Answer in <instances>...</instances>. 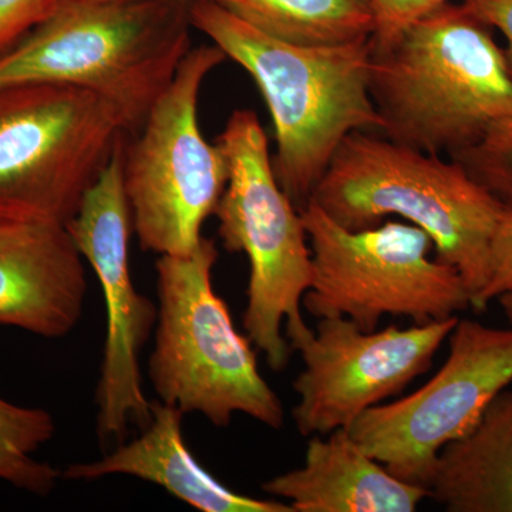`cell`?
I'll return each instance as SVG.
<instances>
[{"mask_svg": "<svg viewBox=\"0 0 512 512\" xmlns=\"http://www.w3.org/2000/svg\"><path fill=\"white\" fill-rule=\"evenodd\" d=\"M463 5L485 25L503 33L507 40L505 62L512 79V0H463Z\"/></svg>", "mask_w": 512, "mask_h": 512, "instance_id": "obj_23", "label": "cell"}, {"mask_svg": "<svg viewBox=\"0 0 512 512\" xmlns=\"http://www.w3.org/2000/svg\"><path fill=\"white\" fill-rule=\"evenodd\" d=\"M497 301L501 311H503L505 319H507L508 325L512 328V292L505 293V295L500 296Z\"/></svg>", "mask_w": 512, "mask_h": 512, "instance_id": "obj_24", "label": "cell"}, {"mask_svg": "<svg viewBox=\"0 0 512 512\" xmlns=\"http://www.w3.org/2000/svg\"><path fill=\"white\" fill-rule=\"evenodd\" d=\"M227 60L220 47L187 53L173 82L148 110L133 143H124L123 185L144 251L190 255L227 187L220 144L202 136L198 97L205 77Z\"/></svg>", "mask_w": 512, "mask_h": 512, "instance_id": "obj_7", "label": "cell"}, {"mask_svg": "<svg viewBox=\"0 0 512 512\" xmlns=\"http://www.w3.org/2000/svg\"><path fill=\"white\" fill-rule=\"evenodd\" d=\"M83 259L66 225L0 210V326L72 333L87 293Z\"/></svg>", "mask_w": 512, "mask_h": 512, "instance_id": "obj_13", "label": "cell"}, {"mask_svg": "<svg viewBox=\"0 0 512 512\" xmlns=\"http://www.w3.org/2000/svg\"><path fill=\"white\" fill-rule=\"evenodd\" d=\"M512 292V208L505 207L490 251V278L473 309L483 312L491 302Z\"/></svg>", "mask_w": 512, "mask_h": 512, "instance_id": "obj_21", "label": "cell"}, {"mask_svg": "<svg viewBox=\"0 0 512 512\" xmlns=\"http://www.w3.org/2000/svg\"><path fill=\"white\" fill-rule=\"evenodd\" d=\"M312 252V284L303 306L315 318H349L375 332L386 315L426 325L471 308L460 272L431 259L423 229L387 221L352 231L309 201L301 210Z\"/></svg>", "mask_w": 512, "mask_h": 512, "instance_id": "obj_8", "label": "cell"}, {"mask_svg": "<svg viewBox=\"0 0 512 512\" xmlns=\"http://www.w3.org/2000/svg\"><path fill=\"white\" fill-rule=\"evenodd\" d=\"M375 19L373 53L384 52L393 46L414 23L451 0H367Z\"/></svg>", "mask_w": 512, "mask_h": 512, "instance_id": "obj_20", "label": "cell"}, {"mask_svg": "<svg viewBox=\"0 0 512 512\" xmlns=\"http://www.w3.org/2000/svg\"><path fill=\"white\" fill-rule=\"evenodd\" d=\"M446 363L429 383L366 410L349 427L366 454L406 483L426 487L443 448L476 427L512 383V328L458 319Z\"/></svg>", "mask_w": 512, "mask_h": 512, "instance_id": "obj_10", "label": "cell"}, {"mask_svg": "<svg viewBox=\"0 0 512 512\" xmlns=\"http://www.w3.org/2000/svg\"><path fill=\"white\" fill-rule=\"evenodd\" d=\"M192 28L254 79L274 121L278 183L299 211L342 141L382 127L370 96V40L306 47L259 32L214 0H191Z\"/></svg>", "mask_w": 512, "mask_h": 512, "instance_id": "obj_1", "label": "cell"}, {"mask_svg": "<svg viewBox=\"0 0 512 512\" xmlns=\"http://www.w3.org/2000/svg\"><path fill=\"white\" fill-rule=\"evenodd\" d=\"M55 433L52 413L0 397V480L39 497L52 493L62 471L36 460L35 453Z\"/></svg>", "mask_w": 512, "mask_h": 512, "instance_id": "obj_18", "label": "cell"}, {"mask_svg": "<svg viewBox=\"0 0 512 512\" xmlns=\"http://www.w3.org/2000/svg\"><path fill=\"white\" fill-rule=\"evenodd\" d=\"M458 316L363 332L349 318L319 319L315 332L292 350L303 370L293 382L299 402L292 419L303 437L349 429L366 410L400 394L433 365Z\"/></svg>", "mask_w": 512, "mask_h": 512, "instance_id": "obj_12", "label": "cell"}, {"mask_svg": "<svg viewBox=\"0 0 512 512\" xmlns=\"http://www.w3.org/2000/svg\"><path fill=\"white\" fill-rule=\"evenodd\" d=\"M259 32L296 46L370 40L375 19L367 0H214Z\"/></svg>", "mask_w": 512, "mask_h": 512, "instance_id": "obj_17", "label": "cell"}, {"mask_svg": "<svg viewBox=\"0 0 512 512\" xmlns=\"http://www.w3.org/2000/svg\"><path fill=\"white\" fill-rule=\"evenodd\" d=\"M217 247L202 238L190 255H160L158 318L148 376L158 400L225 429L235 413L279 430L285 413L258 369L254 343L235 329L212 286Z\"/></svg>", "mask_w": 512, "mask_h": 512, "instance_id": "obj_5", "label": "cell"}, {"mask_svg": "<svg viewBox=\"0 0 512 512\" xmlns=\"http://www.w3.org/2000/svg\"><path fill=\"white\" fill-rule=\"evenodd\" d=\"M57 0H0V55L12 49L40 20L45 19Z\"/></svg>", "mask_w": 512, "mask_h": 512, "instance_id": "obj_22", "label": "cell"}, {"mask_svg": "<svg viewBox=\"0 0 512 512\" xmlns=\"http://www.w3.org/2000/svg\"><path fill=\"white\" fill-rule=\"evenodd\" d=\"M127 134L121 111L82 87L0 89V210L66 225Z\"/></svg>", "mask_w": 512, "mask_h": 512, "instance_id": "obj_9", "label": "cell"}, {"mask_svg": "<svg viewBox=\"0 0 512 512\" xmlns=\"http://www.w3.org/2000/svg\"><path fill=\"white\" fill-rule=\"evenodd\" d=\"M191 0H57L0 55V89L82 87L111 101L128 133L143 124L191 50Z\"/></svg>", "mask_w": 512, "mask_h": 512, "instance_id": "obj_3", "label": "cell"}, {"mask_svg": "<svg viewBox=\"0 0 512 512\" xmlns=\"http://www.w3.org/2000/svg\"><path fill=\"white\" fill-rule=\"evenodd\" d=\"M153 419L141 436L121 444L100 460L72 464L66 480L92 481L131 476L163 487L178 500L202 512H293L289 504L261 500L229 490L192 456L183 436L184 414L177 407L151 402Z\"/></svg>", "mask_w": 512, "mask_h": 512, "instance_id": "obj_15", "label": "cell"}, {"mask_svg": "<svg viewBox=\"0 0 512 512\" xmlns=\"http://www.w3.org/2000/svg\"><path fill=\"white\" fill-rule=\"evenodd\" d=\"M228 163L227 187L214 215L229 252L249 261L244 329L269 367L282 372L293 346L313 333L303 319L312 284V252L301 211L278 183L268 137L252 110H235L218 137Z\"/></svg>", "mask_w": 512, "mask_h": 512, "instance_id": "obj_6", "label": "cell"}, {"mask_svg": "<svg viewBox=\"0 0 512 512\" xmlns=\"http://www.w3.org/2000/svg\"><path fill=\"white\" fill-rule=\"evenodd\" d=\"M427 490L448 512H512V383L467 436L443 448Z\"/></svg>", "mask_w": 512, "mask_h": 512, "instance_id": "obj_16", "label": "cell"}, {"mask_svg": "<svg viewBox=\"0 0 512 512\" xmlns=\"http://www.w3.org/2000/svg\"><path fill=\"white\" fill-rule=\"evenodd\" d=\"M311 201L352 231L392 215L423 229L437 261L460 272L471 308L487 285L491 241L505 205L454 158L353 131L333 154Z\"/></svg>", "mask_w": 512, "mask_h": 512, "instance_id": "obj_4", "label": "cell"}, {"mask_svg": "<svg viewBox=\"0 0 512 512\" xmlns=\"http://www.w3.org/2000/svg\"><path fill=\"white\" fill-rule=\"evenodd\" d=\"M124 143L126 137L66 224L99 278L106 301V342L96 389L101 443L123 441L130 423L144 430L153 419L141 380L140 353L156 328L158 306L138 293L131 279L128 248L133 224L123 185Z\"/></svg>", "mask_w": 512, "mask_h": 512, "instance_id": "obj_11", "label": "cell"}, {"mask_svg": "<svg viewBox=\"0 0 512 512\" xmlns=\"http://www.w3.org/2000/svg\"><path fill=\"white\" fill-rule=\"evenodd\" d=\"M261 488L286 498L293 512H414L429 498L426 487L400 480L366 454L349 429L313 436L305 464Z\"/></svg>", "mask_w": 512, "mask_h": 512, "instance_id": "obj_14", "label": "cell"}, {"mask_svg": "<svg viewBox=\"0 0 512 512\" xmlns=\"http://www.w3.org/2000/svg\"><path fill=\"white\" fill-rule=\"evenodd\" d=\"M450 158L463 164L505 207L512 208V114L497 121L476 146Z\"/></svg>", "mask_w": 512, "mask_h": 512, "instance_id": "obj_19", "label": "cell"}, {"mask_svg": "<svg viewBox=\"0 0 512 512\" xmlns=\"http://www.w3.org/2000/svg\"><path fill=\"white\" fill-rule=\"evenodd\" d=\"M370 96L384 136L447 157L512 114V79L491 28L460 3L424 16L373 53Z\"/></svg>", "mask_w": 512, "mask_h": 512, "instance_id": "obj_2", "label": "cell"}]
</instances>
